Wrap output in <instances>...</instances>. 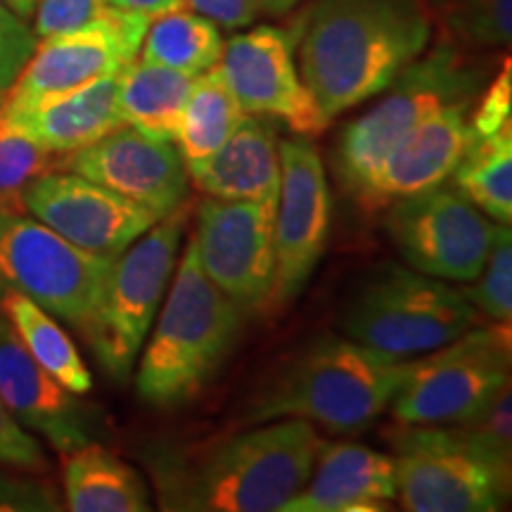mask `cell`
Returning a JSON list of instances; mask_svg holds the SVG:
<instances>
[{
	"label": "cell",
	"instance_id": "obj_15",
	"mask_svg": "<svg viewBox=\"0 0 512 512\" xmlns=\"http://www.w3.org/2000/svg\"><path fill=\"white\" fill-rule=\"evenodd\" d=\"M275 204L207 200L192 242L209 280L245 313L268 311L273 287Z\"/></svg>",
	"mask_w": 512,
	"mask_h": 512
},
{
	"label": "cell",
	"instance_id": "obj_41",
	"mask_svg": "<svg viewBox=\"0 0 512 512\" xmlns=\"http://www.w3.org/2000/svg\"><path fill=\"white\" fill-rule=\"evenodd\" d=\"M12 216H17V214H12V211L0 207V233H3L5 226H8V223L12 221Z\"/></svg>",
	"mask_w": 512,
	"mask_h": 512
},
{
	"label": "cell",
	"instance_id": "obj_18",
	"mask_svg": "<svg viewBox=\"0 0 512 512\" xmlns=\"http://www.w3.org/2000/svg\"><path fill=\"white\" fill-rule=\"evenodd\" d=\"M0 403L24 430L41 434L55 451H74L95 437L93 415L19 342L0 313Z\"/></svg>",
	"mask_w": 512,
	"mask_h": 512
},
{
	"label": "cell",
	"instance_id": "obj_16",
	"mask_svg": "<svg viewBox=\"0 0 512 512\" xmlns=\"http://www.w3.org/2000/svg\"><path fill=\"white\" fill-rule=\"evenodd\" d=\"M22 207L86 252L117 259L159 221L152 211L72 171H46L27 185Z\"/></svg>",
	"mask_w": 512,
	"mask_h": 512
},
{
	"label": "cell",
	"instance_id": "obj_17",
	"mask_svg": "<svg viewBox=\"0 0 512 512\" xmlns=\"http://www.w3.org/2000/svg\"><path fill=\"white\" fill-rule=\"evenodd\" d=\"M64 169L117 192L157 219L188 202L190 178L176 143L150 138L131 126L69 152Z\"/></svg>",
	"mask_w": 512,
	"mask_h": 512
},
{
	"label": "cell",
	"instance_id": "obj_11",
	"mask_svg": "<svg viewBox=\"0 0 512 512\" xmlns=\"http://www.w3.org/2000/svg\"><path fill=\"white\" fill-rule=\"evenodd\" d=\"M384 230L408 268L446 283H472L489 259L496 223L441 183L389 202Z\"/></svg>",
	"mask_w": 512,
	"mask_h": 512
},
{
	"label": "cell",
	"instance_id": "obj_30",
	"mask_svg": "<svg viewBox=\"0 0 512 512\" xmlns=\"http://www.w3.org/2000/svg\"><path fill=\"white\" fill-rule=\"evenodd\" d=\"M53 169V155L0 114V207L22 214L27 185Z\"/></svg>",
	"mask_w": 512,
	"mask_h": 512
},
{
	"label": "cell",
	"instance_id": "obj_29",
	"mask_svg": "<svg viewBox=\"0 0 512 512\" xmlns=\"http://www.w3.org/2000/svg\"><path fill=\"white\" fill-rule=\"evenodd\" d=\"M446 36L467 48H501L512 38V0H425Z\"/></svg>",
	"mask_w": 512,
	"mask_h": 512
},
{
	"label": "cell",
	"instance_id": "obj_9",
	"mask_svg": "<svg viewBox=\"0 0 512 512\" xmlns=\"http://www.w3.org/2000/svg\"><path fill=\"white\" fill-rule=\"evenodd\" d=\"M185 214L181 209L159 219L114 261L102 302L83 335L100 366L117 380L131 375L150 335L166 285L174 275Z\"/></svg>",
	"mask_w": 512,
	"mask_h": 512
},
{
	"label": "cell",
	"instance_id": "obj_32",
	"mask_svg": "<svg viewBox=\"0 0 512 512\" xmlns=\"http://www.w3.org/2000/svg\"><path fill=\"white\" fill-rule=\"evenodd\" d=\"M299 3L304 0H183L192 12H200L226 29H245L266 19L283 17Z\"/></svg>",
	"mask_w": 512,
	"mask_h": 512
},
{
	"label": "cell",
	"instance_id": "obj_14",
	"mask_svg": "<svg viewBox=\"0 0 512 512\" xmlns=\"http://www.w3.org/2000/svg\"><path fill=\"white\" fill-rule=\"evenodd\" d=\"M294 31L259 24L223 46L219 69L242 112L278 119L297 136H320L330 121L299 76Z\"/></svg>",
	"mask_w": 512,
	"mask_h": 512
},
{
	"label": "cell",
	"instance_id": "obj_7",
	"mask_svg": "<svg viewBox=\"0 0 512 512\" xmlns=\"http://www.w3.org/2000/svg\"><path fill=\"white\" fill-rule=\"evenodd\" d=\"M479 320L475 306L446 280L389 261L351 294L342 330L387 356L413 358L453 342Z\"/></svg>",
	"mask_w": 512,
	"mask_h": 512
},
{
	"label": "cell",
	"instance_id": "obj_22",
	"mask_svg": "<svg viewBox=\"0 0 512 512\" xmlns=\"http://www.w3.org/2000/svg\"><path fill=\"white\" fill-rule=\"evenodd\" d=\"M0 114L50 155H69L126 126L117 102V74L31 110Z\"/></svg>",
	"mask_w": 512,
	"mask_h": 512
},
{
	"label": "cell",
	"instance_id": "obj_4",
	"mask_svg": "<svg viewBox=\"0 0 512 512\" xmlns=\"http://www.w3.org/2000/svg\"><path fill=\"white\" fill-rule=\"evenodd\" d=\"M174 271L136 375L138 396L159 411H174L204 392L233 351L247 316L211 283L192 240Z\"/></svg>",
	"mask_w": 512,
	"mask_h": 512
},
{
	"label": "cell",
	"instance_id": "obj_38",
	"mask_svg": "<svg viewBox=\"0 0 512 512\" xmlns=\"http://www.w3.org/2000/svg\"><path fill=\"white\" fill-rule=\"evenodd\" d=\"M510 384L496 396L482 413L475 415L470 422H463L472 434H477L484 444L496 448L498 453L512 458V422H510Z\"/></svg>",
	"mask_w": 512,
	"mask_h": 512
},
{
	"label": "cell",
	"instance_id": "obj_34",
	"mask_svg": "<svg viewBox=\"0 0 512 512\" xmlns=\"http://www.w3.org/2000/svg\"><path fill=\"white\" fill-rule=\"evenodd\" d=\"M110 10L107 0H36L34 34L48 38L86 27Z\"/></svg>",
	"mask_w": 512,
	"mask_h": 512
},
{
	"label": "cell",
	"instance_id": "obj_27",
	"mask_svg": "<svg viewBox=\"0 0 512 512\" xmlns=\"http://www.w3.org/2000/svg\"><path fill=\"white\" fill-rule=\"evenodd\" d=\"M223 46L219 24L200 12L176 8L152 19L140 50L145 62L195 79L219 64Z\"/></svg>",
	"mask_w": 512,
	"mask_h": 512
},
{
	"label": "cell",
	"instance_id": "obj_31",
	"mask_svg": "<svg viewBox=\"0 0 512 512\" xmlns=\"http://www.w3.org/2000/svg\"><path fill=\"white\" fill-rule=\"evenodd\" d=\"M465 287L463 297L475 306L479 316L491 323H510L512 320V233L510 226L496 223L494 245L482 273Z\"/></svg>",
	"mask_w": 512,
	"mask_h": 512
},
{
	"label": "cell",
	"instance_id": "obj_23",
	"mask_svg": "<svg viewBox=\"0 0 512 512\" xmlns=\"http://www.w3.org/2000/svg\"><path fill=\"white\" fill-rule=\"evenodd\" d=\"M64 501L72 512H147L145 479L98 444L64 453Z\"/></svg>",
	"mask_w": 512,
	"mask_h": 512
},
{
	"label": "cell",
	"instance_id": "obj_2",
	"mask_svg": "<svg viewBox=\"0 0 512 512\" xmlns=\"http://www.w3.org/2000/svg\"><path fill=\"white\" fill-rule=\"evenodd\" d=\"M432 24L425 0H313L297 69L325 119L380 95L425 53Z\"/></svg>",
	"mask_w": 512,
	"mask_h": 512
},
{
	"label": "cell",
	"instance_id": "obj_40",
	"mask_svg": "<svg viewBox=\"0 0 512 512\" xmlns=\"http://www.w3.org/2000/svg\"><path fill=\"white\" fill-rule=\"evenodd\" d=\"M0 3H3L5 8L12 10L17 17H22V19L34 17V12H36V0H0Z\"/></svg>",
	"mask_w": 512,
	"mask_h": 512
},
{
	"label": "cell",
	"instance_id": "obj_1",
	"mask_svg": "<svg viewBox=\"0 0 512 512\" xmlns=\"http://www.w3.org/2000/svg\"><path fill=\"white\" fill-rule=\"evenodd\" d=\"M316 425L280 418L207 444H152L143 458L162 510L283 512L316 465Z\"/></svg>",
	"mask_w": 512,
	"mask_h": 512
},
{
	"label": "cell",
	"instance_id": "obj_39",
	"mask_svg": "<svg viewBox=\"0 0 512 512\" xmlns=\"http://www.w3.org/2000/svg\"><path fill=\"white\" fill-rule=\"evenodd\" d=\"M107 3L119 10L140 12V15H147L150 19L164 15V12L183 8V0H107Z\"/></svg>",
	"mask_w": 512,
	"mask_h": 512
},
{
	"label": "cell",
	"instance_id": "obj_26",
	"mask_svg": "<svg viewBox=\"0 0 512 512\" xmlns=\"http://www.w3.org/2000/svg\"><path fill=\"white\" fill-rule=\"evenodd\" d=\"M451 185L494 223L512 221V124L489 136L470 131Z\"/></svg>",
	"mask_w": 512,
	"mask_h": 512
},
{
	"label": "cell",
	"instance_id": "obj_6",
	"mask_svg": "<svg viewBox=\"0 0 512 512\" xmlns=\"http://www.w3.org/2000/svg\"><path fill=\"white\" fill-rule=\"evenodd\" d=\"M394 465L396 501L408 512L508 508L512 458L463 425H401Z\"/></svg>",
	"mask_w": 512,
	"mask_h": 512
},
{
	"label": "cell",
	"instance_id": "obj_10",
	"mask_svg": "<svg viewBox=\"0 0 512 512\" xmlns=\"http://www.w3.org/2000/svg\"><path fill=\"white\" fill-rule=\"evenodd\" d=\"M114 261L17 214L0 233V292H22L83 332L102 302Z\"/></svg>",
	"mask_w": 512,
	"mask_h": 512
},
{
	"label": "cell",
	"instance_id": "obj_19",
	"mask_svg": "<svg viewBox=\"0 0 512 512\" xmlns=\"http://www.w3.org/2000/svg\"><path fill=\"white\" fill-rule=\"evenodd\" d=\"M394 501V456L351 441L323 439L309 479L283 512H375Z\"/></svg>",
	"mask_w": 512,
	"mask_h": 512
},
{
	"label": "cell",
	"instance_id": "obj_36",
	"mask_svg": "<svg viewBox=\"0 0 512 512\" xmlns=\"http://www.w3.org/2000/svg\"><path fill=\"white\" fill-rule=\"evenodd\" d=\"M482 100L475 114L470 117V131L477 136H489L498 128L512 124V69L505 60L503 69L494 81L482 88Z\"/></svg>",
	"mask_w": 512,
	"mask_h": 512
},
{
	"label": "cell",
	"instance_id": "obj_13",
	"mask_svg": "<svg viewBox=\"0 0 512 512\" xmlns=\"http://www.w3.org/2000/svg\"><path fill=\"white\" fill-rule=\"evenodd\" d=\"M328 171L316 145L299 136L280 143V192L273 221V287L268 311L292 304L309 285L330 240Z\"/></svg>",
	"mask_w": 512,
	"mask_h": 512
},
{
	"label": "cell",
	"instance_id": "obj_37",
	"mask_svg": "<svg viewBox=\"0 0 512 512\" xmlns=\"http://www.w3.org/2000/svg\"><path fill=\"white\" fill-rule=\"evenodd\" d=\"M0 465L27 472H46L48 458L43 448L0 403Z\"/></svg>",
	"mask_w": 512,
	"mask_h": 512
},
{
	"label": "cell",
	"instance_id": "obj_3",
	"mask_svg": "<svg viewBox=\"0 0 512 512\" xmlns=\"http://www.w3.org/2000/svg\"><path fill=\"white\" fill-rule=\"evenodd\" d=\"M406 363L347 335H325L273 375L245 422L299 418L335 434L363 432L389 411Z\"/></svg>",
	"mask_w": 512,
	"mask_h": 512
},
{
	"label": "cell",
	"instance_id": "obj_20",
	"mask_svg": "<svg viewBox=\"0 0 512 512\" xmlns=\"http://www.w3.org/2000/svg\"><path fill=\"white\" fill-rule=\"evenodd\" d=\"M470 107L472 102L441 107L389 152L373 181L370 211L451 178L470 138Z\"/></svg>",
	"mask_w": 512,
	"mask_h": 512
},
{
	"label": "cell",
	"instance_id": "obj_8",
	"mask_svg": "<svg viewBox=\"0 0 512 512\" xmlns=\"http://www.w3.org/2000/svg\"><path fill=\"white\" fill-rule=\"evenodd\" d=\"M510 323L475 325L406 363L392 399L399 425H463L510 384Z\"/></svg>",
	"mask_w": 512,
	"mask_h": 512
},
{
	"label": "cell",
	"instance_id": "obj_24",
	"mask_svg": "<svg viewBox=\"0 0 512 512\" xmlns=\"http://www.w3.org/2000/svg\"><path fill=\"white\" fill-rule=\"evenodd\" d=\"M190 88V76L136 57L117 74L121 119L145 136L176 143Z\"/></svg>",
	"mask_w": 512,
	"mask_h": 512
},
{
	"label": "cell",
	"instance_id": "obj_35",
	"mask_svg": "<svg viewBox=\"0 0 512 512\" xmlns=\"http://www.w3.org/2000/svg\"><path fill=\"white\" fill-rule=\"evenodd\" d=\"M60 496L50 482L24 475H0V512H55Z\"/></svg>",
	"mask_w": 512,
	"mask_h": 512
},
{
	"label": "cell",
	"instance_id": "obj_21",
	"mask_svg": "<svg viewBox=\"0 0 512 512\" xmlns=\"http://www.w3.org/2000/svg\"><path fill=\"white\" fill-rule=\"evenodd\" d=\"M185 169L190 183L214 200L278 202L280 143L266 117L245 114L214 155Z\"/></svg>",
	"mask_w": 512,
	"mask_h": 512
},
{
	"label": "cell",
	"instance_id": "obj_28",
	"mask_svg": "<svg viewBox=\"0 0 512 512\" xmlns=\"http://www.w3.org/2000/svg\"><path fill=\"white\" fill-rule=\"evenodd\" d=\"M245 117L240 102L223 79L219 64L192 79L176 147L185 166L214 155Z\"/></svg>",
	"mask_w": 512,
	"mask_h": 512
},
{
	"label": "cell",
	"instance_id": "obj_25",
	"mask_svg": "<svg viewBox=\"0 0 512 512\" xmlns=\"http://www.w3.org/2000/svg\"><path fill=\"white\" fill-rule=\"evenodd\" d=\"M0 313L8 318L19 342L34 356L38 366L46 368L57 382L76 396L91 392V370L86 368L79 349L74 347L67 332L55 323V316H50L46 309H41L17 290L0 292Z\"/></svg>",
	"mask_w": 512,
	"mask_h": 512
},
{
	"label": "cell",
	"instance_id": "obj_33",
	"mask_svg": "<svg viewBox=\"0 0 512 512\" xmlns=\"http://www.w3.org/2000/svg\"><path fill=\"white\" fill-rule=\"evenodd\" d=\"M38 36L29 29L27 19L17 17L15 12L0 3V107L15 86V81L27 67L29 57L34 55Z\"/></svg>",
	"mask_w": 512,
	"mask_h": 512
},
{
	"label": "cell",
	"instance_id": "obj_12",
	"mask_svg": "<svg viewBox=\"0 0 512 512\" xmlns=\"http://www.w3.org/2000/svg\"><path fill=\"white\" fill-rule=\"evenodd\" d=\"M152 19L112 8L86 27L36 43L34 55L5 98L3 112H22L79 91L88 83L119 74L136 60Z\"/></svg>",
	"mask_w": 512,
	"mask_h": 512
},
{
	"label": "cell",
	"instance_id": "obj_5",
	"mask_svg": "<svg viewBox=\"0 0 512 512\" xmlns=\"http://www.w3.org/2000/svg\"><path fill=\"white\" fill-rule=\"evenodd\" d=\"M486 69L472 62L456 41L444 38L408 64L380 93L370 110L339 136L335 174L347 195L370 211V192L384 159L415 126L453 102H475Z\"/></svg>",
	"mask_w": 512,
	"mask_h": 512
}]
</instances>
